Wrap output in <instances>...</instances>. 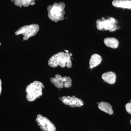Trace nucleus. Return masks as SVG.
<instances>
[{"label": "nucleus", "instance_id": "f257e3e1", "mask_svg": "<svg viewBox=\"0 0 131 131\" xmlns=\"http://www.w3.org/2000/svg\"><path fill=\"white\" fill-rule=\"evenodd\" d=\"M48 64L51 68H56L59 66L63 68L66 66L67 68H70L72 66L70 54L69 52H59L51 57Z\"/></svg>", "mask_w": 131, "mask_h": 131}, {"label": "nucleus", "instance_id": "f03ea898", "mask_svg": "<svg viewBox=\"0 0 131 131\" xmlns=\"http://www.w3.org/2000/svg\"><path fill=\"white\" fill-rule=\"evenodd\" d=\"M65 5L63 2L59 3H55L53 5H50L47 7L48 15L50 19L57 22L64 19L65 12L64 9Z\"/></svg>", "mask_w": 131, "mask_h": 131}, {"label": "nucleus", "instance_id": "7ed1b4c3", "mask_svg": "<svg viewBox=\"0 0 131 131\" xmlns=\"http://www.w3.org/2000/svg\"><path fill=\"white\" fill-rule=\"evenodd\" d=\"M43 85L41 82L35 81L26 87V98L28 101H35L37 98H39L42 95V89Z\"/></svg>", "mask_w": 131, "mask_h": 131}, {"label": "nucleus", "instance_id": "20e7f679", "mask_svg": "<svg viewBox=\"0 0 131 131\" xmlns=\"http://www.w3.org/2000/svg\"><path fill=\"white\" fill-rule=\"evenodd\" d=\"M117 23V20L113 17H110L106 19L103 17L101 20H96V27L99 30L104 29L105 30H109L110 32L114 31L117 29L116 24Z\"/></svg>", "mask_w": 131, "mask_h": 131}, {"label": "nucleus", "instance_id": "39448f33", "mask_svg": "<svg viewBox=\"0 0 131 131\" xmlns=\"http://www.w3.org/2000/svg\"><path fill=\"white\" fill-rule=\"evenodd\" d=\"M39 30V27L36 24H32L30 25L23 26L19 28L15 32L16 35H24V40H28L30 37L35 36Z\"/></svg>", "mask_w": 131, "mask_h": 131}, {"label": "nucleus", "instance_id": "423d86ee", "mask_svg": "<svg viewBox=\"0 0 131 131\" xmlns=\"http://www.w3.org/2000/svg\"><path fill=\"white\" fill-rule=\"evenodd\" d=\"M50 81L52 84L59 89L70 88L72 86V80L69 77H62L61 75L56 74L55 77L51 78Z\"/></svg>", "mask_w": 131, "mask_h": 131}, {"label": "nucleus", "instance_id": "0eeeda50", "mask_svg": "<svg viewBox=\"0 0 131 131\" xmlns=\"http://www.w3.org/2000/svg\"><path fill=\"white\" fill-rule=\"evenodd\" d=\"M38 125L42 131H56L55 125L46 117L38 115L36 119Z\"/></svg>", "mask_w": 131, "mask_h": 131}, {"label": "nucleus", "instance_id": "6e6552de", "mask_svg": "<svg viewBox=\"0 0 131 131\" xmlns=\"http://www.w3.org/2000/svg\"><path fill=\"white\" fill-rule=\"evenodd\" d=\"M61 101L64 104L72 107H80L83 105L84 103L83 101L81 99L76 98L75 96L72 97L69 96H64L61 98Z\"/></svg>", "mask_w": 131, "mask_h": 131}, {"label": "nucleus", "instance_id": "1a4fd4ad", "mask_svg": "<svg viewBox=\"0 0 131 131\" xmlns=\"http://www.w3.org/2000/svg\"><path fill=\"white\" fill-rule=\"evenodd\" d=\"M112 5L116 7L131 9V0H114Z\"/></svg>", "mask_w": 131, "mask_h": 131}, {"label": "nucleus", "instance_id": "9d476101", "mask_svg": "<svg viewBox=\"0 0 131 131\" xmlns=\"http://www.w3.org/2000/svg\"><path fill=\"white\" fill-rule=\"evenodd\" d=\"M116 74L112 71H109L103 73L102 78L105 82L110 84H114L116 81Z\"/></svg>", "mask_w": 131, "mask_h": 131}, {"label": "nucleus", "instance_id": "9b49d317", "mask_svg": "<svg viewBox=\"0 0 131 131\" xmlns=\"http://www.w3.org/2000/svg\"><path fill=\"white\" fill-rule=\"evenodd\" d=\"M102 61L101 57L98 54H94L91 56L89 61L90 68L93 69L99 65Z\"/></svg>", "mask_w": 131, "mask_h": 131}, {"label": "nucleus", "instance_id": "f8f14e48", "mask_svg": "<svg viewBox=\"0 0 131 131\" xmlns=\"http://www.w3.org/2000/svg\"><path fill=\"white\" fill-rule=\"evenodd\" d=\"M98 107L99 109L108 114L112 115L113 113L112 106L107 102H101L98 104Z\"/></svg>", "mask_w": 131, "mask_h": 131}, {"label": "nucleus", "instance_id": "ddd939ff", "mask_svg": "<svg viewBox=\"0 0 131 131\" xmlns=\"http://www.w3.org/2000/svg\"><path fill=\"white\" fill-rule=\"evenodd\" d=\"M104 42L106 46L113 49H116L118 46V41L114 38H106L104 39Z\"/></svg>", "mask_w": 131, "mask_h": 131}, {"label": "nucleus", "instance_id": "4468645a", "mask_svg": "<svg viewBox=\"0 0 131 131\" xmlns=\"http://www.w3.org/2000/svg\"><path fill=\"white\" fill-rule=\"evenodd\" d=\"M35 0H12V1H14L15 5L16 6H19L21 7L22 6L27 7L30 5H35Z\"/></svg>", "mask_w": 131, "mask_h": 131}, {"label": "nucleus", "instance_id": "2eb2a0df", "mask_svg": "<svg viewBox=\"0 0 131 131\" xmlns=\"http://www.w3.org/2000/svg\"><path fill=\"white\" fill-rule=\"evenodd\" d=\"M125 107L127 112L131 114V102L127 103Z\"/></svg>", "mask_w": 131, "mask_h": 131}, {"label": "nucleus", "instance_id": "dca6fc26", "mask_svg": "<svg viewBox=\"0 0 131 131\" xmlns=\"http://www.w3.org/2000/svg\"><path fill=\"white\" fill-rule=\"evenodd\" d=\"M2 82L1 80L0 79V95L1 94L2 91Z\"/></svg>", "mask_w": 131, "mask_h": 131}, {"label": "nucleus", "instance_id": "f3484780", "mask_svg": "<svg viewBox=\"0 0 131 131\" xmlns=\"http://www.w3.org/2000/svg\"><path fill=\"white\" fill-rule=\"evenodd\" d=\"M65 51H66V52H69V51L68 50H65Z\"/></svg>", "mask_w": 131, "mask_h": 131}, {"label": "nucleus", "instance_id": "a211bd4d", "mask_svg": "<svg viewBox=\"0 0 131 131\" xmlns=\"http://www.w3.org/2000/svg\"><path fill=\"white\" fill-rule=\"evenodd\" d=\"M70 54L71 57L72 56V54H71V53H70Z\"/></svg>", "mask_w": 131, "mask_h": 131}, {"label": "nucleus", "instance_id": "6ab92c4d", "mask_svg": "<svg viewBox=\"0 0 131 131\" xmlns=\"http://www.w3.org/2000/svg\"><path fill=\"white\" fill-rule=\"evenodd\" d=\"M130 102H131V100H130Z\"/></svg>", "mask_w": 131, "mask_h": 131}, {"label": "nucleus", "instance_id": "aec40b11", "mask_svg": "<svg viewBox=\"0 0 131 131\" xmlns=\"http://www.w3.org/2000/svg\"><path fill=\"white\" fill-rule=\"evenodd\" d=\"M130 123H131V121H130Z\"/></svg>", "mask_w": 131, "mask_h": 131}, {"label": "nucleus", "instance_id": "412c9836", "mask_svg": "<svg viewBox=\"0 0 131 131\" xmlns=\"http://www.w3.org/2000/svg\"><path fill=\"white\" fill-rule=\"evenodd\" d=\"M1 45V43H0V45Z\"/></svg>", "mask_w": 131, "mask_h": 131}]
</instances>
